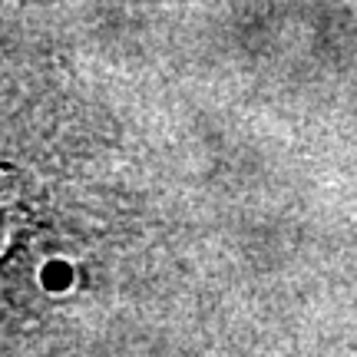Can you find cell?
<instances>
[{"mask_svg": "<svg viewBox=\"0 0 357 357\" xmlns=\"http://www.w3.org/2000/svg\"><path fill=\"white\" fill-rule=\"evenodd\" d=\"M20 222H24V208L17 202V195H13V192H3V185H0V255H3V248L13 242Z\"/></svg>", "mask_w": 357, "mask_h": 357, "instance_id": "1", "label": "cell"}]
</instances>
